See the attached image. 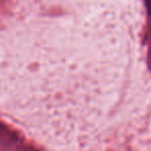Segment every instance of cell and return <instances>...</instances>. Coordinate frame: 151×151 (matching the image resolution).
<instances>
[]
</instances>
